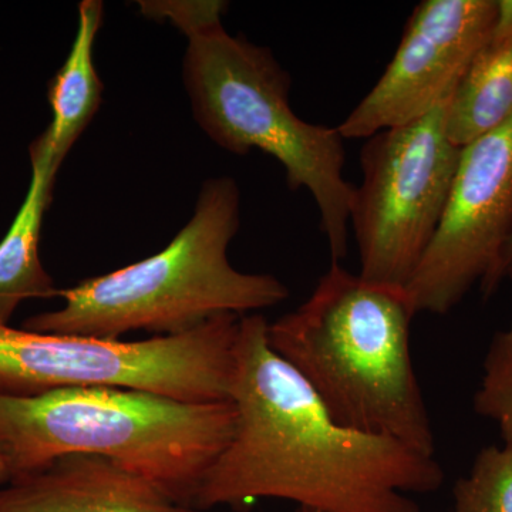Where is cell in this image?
Returning <instances> with one entry per match:
<instances>
[{
    "label": "cell",
    "mask_w": 512,
    "mask_h": 512,
    "mask_svg": "<svg viewBox=\"0 0 512 512\" xmlns=\"http://www.w3.org/2000/svg\"><path fill=\"white\" fill-rule=\"evenodd\" d=\"M241 316L191 332L124 342L53 335L0 323V393L120 387L183 402L229 400Z\"/></svg>",
    "instance_id": "6"
},
{
    "label": "cell",
    "mask_w": 512,
    "mask_h": 512,
    "mask_svg": "<svg viewBox=\"0 0 512 512\" xmlns=\"http://www.w3.org/2000/svg\"><path fill=\"white\" fill-rule=\"evenodd\" d=\"M0 512H204L106 458L70 454L0 488Z\"/></svg>",
    "instance_id": "10"
},
{
    "label": "cell",
    "mask_w": 512,
    "mask_h": 512,
    "mask_svg": "<svg viewBox=\"0 0 512 512\" xmlns=\"http://www.w3.org/2000/svg\"><path fill=\"white\" fill-rule=\"evenodd\" d=\"M241 225V191L231 177L205 181L194 215L156 255L110 274L57 289L62 308L37 313L23 328L53 335L121 340L131 332L181 335L224 315H254L288 299L268 274L229 262Z\"/></svg>",
    "instance_id": "3"
},
{
    "label": "cell",
    "mask_w": 512,
    "mask_h": 512,
    "mask_svg": "<svg viewBox=\"0 0 512 512\" xmlns=\"http://www.w3.org/2000/svg\"><path fill=\"white\" fill-rule=\"evenodd\" d=\"M268 325L259 313L239 322L234 434L192 508L276 498L313 512H421L409 494L439 490L446 476L436 457L339 424L271 348Z\"/></svg>",
    "instance_id": "1"
},
{
    "label": "cell",
    "mask_w": 512,
    "mask_h": 512,
    "mask_svg": "<svg viewBox=\"0 0 512 512\" xmlns=\"http://www.w3.org/2000/svg\"><path fill=\"white\" fill-rule=\"evenodd\" d=\"M453 497V512H512V448H483Z\"/></svg>",
    "instance_id": "14"
},
{
    "label": "cell",
    "mask_w": 512,
    "mask_h": 512,
    "mask_svg": "<svg viewBox=\"0 0 512 512\" xmlns=\"http://www.w3.org/2000/svg\"><path fill=\"white\" fill-rule=\"evenodd\" d=\"M474 409L497 424L504 446L512 448V323L491 340Z\"/></svg>",
    "instance_id": "15"
},
{
    "label": "cell",
    "mask_w": 512,
    "mask_h": 512,
    "mask_svg": "<svg viewBox=\"0 0 512 512\" xmlns=\"http://www.w3.org/2000/svg\"><path fill=\"white\" fill-rule=\"evenodd\" d=\"M141 12L148 19L168 20L175 28L188 33L221 22L222 13L227 9V3L220 0H200V2H140Z\"/></svg>",
    "instance_id": "16"
},
{
    "label": "cell",
    "mask_w": 512,
    "mask_h": 512,
    "mask_svg": "<svg viewBox=\"0 0 512 512\" xmlns=\"http://www.w3.org/2000/svg\"><path fill=\"white\" fill-rule=\"evenodd\" d=\"M29 153L32 177L28 192L0 241V323H9L23 302L53 298L57 292L40 259L39 244L59 168L42 137L30 144Z\"/></svg>",
    "instance_id": "11"
},
{
    "label": "cell",
    "mask_w": 512,
    "mask_h": 512,
    "mask_svg": "<svg viewBox=\"0 0 512 512\" xmlns=\"http://www.w3.org/2000/svg\"><path fill=\"white\" fill-rule=\"evenodd\" d=\"M9 478L8 467H6L5 461H3L2 456H0V485L8 483Z\"/></svg>",
    "instance_id": "17"
},
{
    "label": "cell",
    "mask_w": 512,
    "mask_h": 512,
    "mask_svg": "<svg viewBox=\"0 0 512 512\" xmlns=\"http://www.w3.org/2000/svg\"><path fill=\"white\" fill-rule=\"evenodd\" d=\"M183 79L201 130L235 156L275 158L293 191L318 208L332 262L348 255L350 204L345 138L338 127L308 123L289 103L291 79L271 50L229 35L222 22L188 33Z\"/></svg>",
    "instance_id": "5"
},
{
    "label": "cell",
    "mask_w": 512,
    "mask_h": 512,
    "mask_svg": "<svg viewBox=\"0 0 512 512\" xmlns=\"http://www.w3.org/2000/svg\"><path fill=\"white\" fill-rule=\"evenodd\" d=\"M234 427L231 400L183 402L120 387L0 393V456L10 478L86 454L146 478L188 507Z\"/></svg>",
    "instance_id": "4"
},
{
    "label": "cell",
    "mask_w": 512,
    "mask_h": 512,
    "mask_svg": "<svg viewBox=\"0 0 512 512\" xmlns=\"http://www.w3.org/2000/svg\"><path fill=\"white\" fill-rule=\"evenodd\" d=\"M103 10L100 0L80 3L72 49L49 84L52 121L40 137L57 168L62 167L100 107L103 84L94 66V43L103 22Z\"/></svg>",
    "instance_id": "13"
},
{
    "label": "cell",
    "mask_w": 512,
    "mask_h": 512,
    "mask_svg": "<svg viewBox=\"0 0 512 512\" xmlns=\"http://www.w3.org/2000/svg\"><path fill=\"white\" fill-rule=\"evenodd\" d=\"M512 117V0H498L497 22L457 83L447 134L463 148Z\"/></svg>",
    "instance_id": "12"
},
{
    "label": "cell",
    "mask_w": 512,
    "mask_h": 512,
    "mask_svg": "<svg viewBox=\"0 0 512 512\" xmlns=\"http://www.w3.org/2000/svg\"><path fill=\"white\" fill-rule=\"evenodd\" d=\"M497 16L498 0L419 3L386 70L338 127L340 136L369 138L436 109L456 90Z\"/></svg>",
    "instance_id": "9"
},
{
    "label": "cell",
    "mask_w": 512,
    "mask_h": 512,
    "mask_svg": "<svg viewBox=\"0 0 512 512\" xmlns=\"http://www.w3.org/2000/svg\"><path fill=\"white\" fill-rule=\"evenodd\" d=\"M511 258H512V237L510 239V244H508L507 249H505L503 266H501V275H503V279H504L505 266H507V264H508V262H510Z\"/></svg>",
    "instance_id": "18"
},
{
    "label": "cell",
    "mask_w": 512,
    "mask_h": 512,
    "mask_svg": "<svg viewBox=\"0 0 512 512\" xmlns=\"http://www.w3.org/2000/svg\"><path fill=\"white\" fill-rule=\"evenodd\" d=\"M414 316L406 289L332 262L305 303L268 325V342L339 424L434 456L410 348Z\"/></svg>",
    "instance_id": "2"
},
{
    "label": "cell",
    "mask_w": 512,
    "mask_h": 512,
    "mask_svg": "<svg viewBox=\"0 0 512 512\" xmlns=\"http://www.w3.org/2000/svg\"><path fill=\"white\" fill-rule=\"evenodd\" d=\"M511 237L512 117L461 148L443 220L404 288L413 312L446 315L477 284L490 298Z\"/></svg>",
    "instance_id": "8"
},
{
    "label": "cell",
    "mask_w": 512,
    "mask_h": 512,
    "mask_svg": "<svg viewBox=\"0 0 512 512\" xmlns=\"http://www.w3.org/2000/svg\"><path fill=\"white\" fill-rule=\"evenodd\" d=\"M504 278H510L512 281V258L510 262H508L507 266H505Z\"/></svg>",
    "instance_id": "19"
},
{
    "label": "cell",
    "mask_w": 512,
    "mask_h": 512,
    "mask_svg": "<svg viewBox=\"0 0 512 512\" xmlns=\"http://www.w3.org/2000/svg\"><path fill=\"white\" fill-rule=\"evenodd\" d=\"M451 96L419 120L366 138L349 224L367 281L406 288L440 227L461 157L447 134Z\"/></svg>",
    "instance_id": "7"
},
{
    "label": "cell",
    "mask_w": 512,
    "mask_h": 512,
    "mask_svg": "<svg viewBox=\"0 0 512 512\" xmlns=\"http://www.w3.org/2000/svg\"><path fill=\"white\" fill-rule=\"evenodd\" d=\"M298 512H313V511H309V510H302V508H298Z\"/></svg>",
    "instance_id": "20"
}]
</instances>
